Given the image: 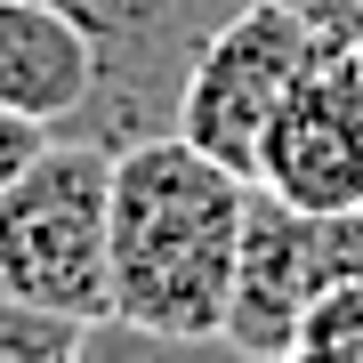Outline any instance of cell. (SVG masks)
<instances>
[{
  "instance_id": "12",
  "label": "cell",
  "mask_w": 363,
  "mask_h": 363,
  "mask_svg": "<svg viewBox=\"0 0 363 363\" xmlns=\"http://www.w3.org/2000/svg\"><path fill=\"white\" fill-rule=\"evenodd\" d=\"M40 145H49V130H33V121H16V113H0V194H9V178L25 169Z\"/></svg>"
},
{
  "instance_id": "8",
  "label": "cell",
  "mask_w": 363,
  "mask_h": 363,
  "mask_svg": "<svg viewBox=\"0 0 363 363\" xmlns=\"http://www.w3.org/2000/svg\"><path fill=\"white\" fill-rule=\"evenodd\" d=\"M73 363H259L242 355L234 339H178V331H145V323H121V315H105V323L81 331V355Z\"/></svg>"
},
{
  "instance_id": "7",
  "label": "cell",
  "mask_w": 363,
  "mask_h": 363,
  "mask_svg": "<svg viewBox=\"0 0 363 363\" xmlns=\"http://www.w3.org/2000/svg\"><path fill=\"white\" fill-rule=\"evenodd\" d=\"M97 89V49L40 0H0V113L65 138Z\"/></svg>"
},
{
  "instance_id": "1",
  "label": "cell",
  "mask_w": 363,
  "mask_h": 363,
  "mask_svg": "<svg viewBox=\"0 0 363 363\" xmlns=\"http://www.w3.org/2000/svg\"><path fill=\"white\" fill-rule=\"evenodd\" d=\"M259 186L186 138L113 154V315L178 339H218Z\"/></svg>"
},
{
  "instance_id": "3",
  "label": "cell",
  "mask_w": 363,
  "mask_h": 363,
  "mask_svg": "<svg viewBox=\"0 0 363 363\" xmlns=\"http://www.w3.org/2000/svg\"><path fill=\"white\" fill-rule=\"evenodd\" d=\"M97 49V89L65 138L97 154L178 138V105L194 81V57L218 40L250 0H40Z\"/></svg>"
},
{
  "instance_id": "6",
  "label": "cell",
  "mask_w": 363,
  "mask_h": 363,
  "mask_svg": "<svg viewBox=\"0 0 363 363\" xmlns=\"http://www.w3.org/2000/svg\"><path fill=\"white\" fill-rule=\"evenodd\" d=\"M250 186L291 210H323V218L363 210V57L323 49L298 73L283 113L267 121Z\"/></svg>"
},
{
  "instance_id": "10",
  "label": "cell",
  "mask_w": 363,
  "mask_h": 363,
  "mask_svg": "<svg viewBox=\"0 0 363 363\" xmlns=\"http://www.w3.org/2000/svg\"><path fill=\"white\" fill-rule=\"evenodd\" d=\"M81 331L89 323H73V315H40V307L0 298V363H73Z\"/></svg>"
},
{
  "instance_id": "9",
  "label": "cell",
  "mask_w": 363,
  "mask_h": 363,
  "mask_svg": "<svg viewBox=\"0 0 363 363\" xmlns=\"http://www.w3.org/2000/svg\"><path fill=\"white\" fill-rule=\"evenodd\" d=\"M283 363H363V274L315 298V315L298 323Z\"/></svg>"
},
{
  "instance_id": "2",
  "label": "cell",
  "mask_w": 363,
  "mask_h": 363,
  "mask_svg": "<svg viewBox=\"0 0 363 363\" xmlns=\"http://www.w3.org/2000/svg\"><path fill=\"white\" fill-rule=\"evenodd\" d=\"M0 298L40 315H113V154L49 138L0 194Z\"/></svg>"
},
{
  "instance_id": "4",
  "label": "cell",
  "mask_w": 363,
  "mask_h": 363,
  "mask_svg": "<svg viewBox=\"0 0 363 363\" xmlns=\"http://www.w3.org/2000/svg\"><path fill=\"white\" fill-rule=\"evenodd\" d=\"M323 49L331 40H315L283 0H250L194 57V81H186V105H178V138L202 145L210 162H226L234 178H250L259 145H267V121L283 113V97L298 89V73Z\"/></svg>"
},
{
  "instance_id": "5",
  "label": "cell",
  "mask_w": 363,
  "mask_h": 363,
  "mask_svg": "<svg viewBox=\"0 0 363 363\" xmlns=\"http://www.w3.org/2000/svg\"><path fill=\"white\" fill-rule=\"evenodd\" d=\"M363 274V210L355 218H323V210H291L274 194H250L242 259H234V307L226 339L259 363H283L315 298Z\"/></svg>"
},
{
  "instance_id": "11",
  "label": "cell",
  "mask_w": 363,
  "mask_h": 363,
  "mask_svg": "<svg viewBox=\"0 0 363 363\" xmlns=\"http://www.w3.org/2000/svg\"><path fill=\"white\" fill-rule=\"evenodd\" d=\"M283 9H291L315 40H331V49L363 57V0H283Z\"/></svg>"
}]
</instances>
